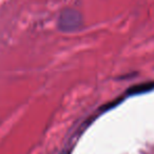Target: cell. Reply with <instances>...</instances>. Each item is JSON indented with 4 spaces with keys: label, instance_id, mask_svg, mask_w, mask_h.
Listing matches in <instances>:
<instances>
[{
    "label": "cell",
    "instance_id": "1",
    "mask_svg": "<svg viewBox=\"0 0 154 154\" xmlns=\"http://www.w3.org/2000/svg\"><path fill=\"white\" fill-rule=\"evenodd\" d=\"M82 26V17L76 10L66 9L58 19V28L63 32H74Z\"/></svg>",
    "mask_w": 154,
    "mask_h": 154
},
{
    "label": "cell",
    "instance_id": "2",
    "mask_svg": "<svg viewBox=\"0 0 154 154\" xmlns=\"http://www.w3.org/2000/svg\"><path fill=\"white\" fill-rule=\"evenodd\" d=\"M152 90H154V82H143V84L132 86L127 91V94L138 95V94H143V93L150 92V91H152Z\"/></svg>",
    "mask_w": 154,
    "mask_h": 154
}]
</instances>
